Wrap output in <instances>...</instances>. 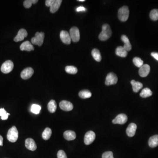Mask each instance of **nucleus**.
<instances>
[{
	"mask_svg": "<svg viewBox=\"0 0 158 158\" xmlns=\"http://www.w3.org/2000/svg\"><path fill=\"white\" fill-rule=\"evenodd\" d=\"M3 138L0 135V146H3Z\"/></svg>",
	"mask_w": 158,
	"mask_h": 158,
	"instance_id": "ea45409f",
	"label": "nucleus"
},
{
	"mask_svg": "<svg viewBox=\"0 0 158 158\" xmlns=\"http://www.w3.org/2000/svg\"><path fill=\"white\" fill-rule=\"evenodd\" d=\"M116 54L117 56L120 57L125 58L127 56V51L123 47L119 46L116 50Z\"/></svg>",
	"mask_w": 158,
	"mask_h": 158,
	"instance_id": "4be33fe9",
	"label": "nucleus"
},
{
	"mask_svg": "<svg viewBox=\"0 0 158 158\" xmlns=\"http://www.w3.org/2000/svg\"><path fill=\"white\" fill-rule=\"evenodd\" d=\"M58 158H67V156L64 151H58L57 153Z\"/></svg>",
	"mask_w": 158,
	"mask_h": 158,
	"instance_id": "c9c22d12",
	"label": "nucleus"
},
{
	"mask_svg": "<svg viewBox=\"0 0 158 158\" xmlns=\"http://www.w3.org/2000/svg\"><path fill=\"white\" fill-rule=\"evenodd\" d=\"M79 96L80 98L86 99L91 97L92 94L89 90H84L79 92Z\"/></svg>",
	"mask_w": 158,
	"mask_h": 158,
	"instance_id": "a878e982",
	"label": "nucleus"
},
{
	"mask_svg": "<svg viewBox=\"0 0 158 158\" xmlns=\"http://www.w3.org/2000/svg\"><path fill=\"white\" fill-rule=\"evenodd\" d=\"M10 114L8 113L5 110L4 108L0 109V116L1 117V119L2 120H6L8 119V117Z\"/></svg>",
	"mask_w": 158,
	"mask_h": 158,
	"instance_id": "72a5a7b5",
	"label": "nucleus"
},
{
	"mask_svg": "<svg viewBox=\"0 0 158 158\" xmlns=\"http://www.w3.org/2000/svg\"><path fill=\"white\" fill-rule=\"evenodd\" d=\"M65 70L67 73L71 74H76L78 72L77 67L72 66V65L66 66L65 68Z\"/></svg>",
	"mask_w": 158,
	"mask_h": 158,
	"instance_id": "c85d7f7f",
	"label": "nucleus"
},
{
	"mask_svg": "<svg viewBox=\"0 0 158 158\" xmlns=\"http://www.w3.org/2000/svg\"><path fill=\"white\" fill-rule=\"evenodd\" d=\"M133 88V90L135 93L138 92L142 88L143 84L139 82L136 81L135 80H132L130 82Z\"/></svg>",
	"mask_w": 158,
	"mask_h": 158,
	"instance_id": "aec40b11",
	"label": "nucleus"
},
{
	"mask_svg": "<svg viewBox=\"0 0 158 158\" xmlns=\"http://www.w3.org/2000/svg\"><path fill=\"white\" fill-rule=\"evenodd\" d=\"M25 146L28 149L32 151L36 150L37 148V144L32 138H27L26 140Z\"/></svg>",
	"mask_w": 158,
	"mask_h": 158,
	"instance_id": "4468645a",
	"label": "nucleus"
},
{
	"mask_svg": "<svg viewBox=\"0 0 158 158\" xmlns=\"http://www.w3.org/2000/svg\"><path fill=\"white\" fill-rule=\"evenodd\" d=\"M118 78L117 75L113 73H110L106 77L105 84L107 86H110L116 84Z\"/></svg>",
	"mask_w": 158,
	"mask_h": 158,
	"instance_id": "0eeeda50",
	"label": "nucleus"
},
{
	"mask_svg": "<svg viewBox=\"0 0 158 158\" xmlns=\"http://www.w3.org/2000/svg\"><path fill=\"white\" fill-rule=\"evenodd\" d=\"M151 55L155 59L158 61V53L157 52H152Z\"/></svg>",
	"mask_w": 158,
	"mask_h": 158,
	"instance_id": "4c0bfd02",
	"label": "nucleus"
},
{
	"mask_svg": "<svg viewBox=\"0 0 158 158\" xmlns=\"http://www.w3.org/2000/svg\"><path fill=\"white\" fill-rule=\"evenodd\" d=\"M41 110V107L39 105L37 104H33L31 108V111L35 114H38L40 113Z\"/></svg>",
	"mask_w": 158,
	"mask_h": 158,
	"instance_id": "2f4dec72",
	"label": "nucleus"
},
{
	"mask_svg": "<svg viewBox=\"0 0 158 158\" xmlns=\"http://www.w3.org/2000/svg\"><path fill=\"white\" fill-rule=\"evenodd\" d=\"M129 13L128 7L127 6H122L119 9L118 14L119 19L122 22L127 21L129 16Z\"/></svg>",
	"mask_w": 158,
	"mask_h": 158,
	"instance_id": "7ed1b4c3",
	"label": "nucleus"
},
{
	"mask_svg": "<svg viewBox=\"0 0 158 158\" xmlns=\"http://www.w3.org/2000/svg\"><path fill=\"white\" fill-rule=\"evenodd\" d=\"M44 38V33L43 32H37L35 34V37L32 38L31 42L33 44L41 46L43 42Z\"/></svg>",
	"mask_w": 158,
	"mask_h": 158,
	"instance_id": "20e7f679",
	"label": "nucleus"
},
{
	"mask_svg": "<svg viewBox=\"0 0 158 158\" xmlns=\"http://www.w3.org/2000/svg\"><path fill=\"white\" fill-rule=\"evenodd\" d=\"M102 158H114L113 153L111 151L106 152L103 154Z\"/></svg>",
	"mask_w": 158,
	"mask_h": 158,
	"instance_id": "f704fd0d",
	"label": "nucleus"
},
{
	"mask_svg": "<svg viewBox=\"0 0 158 158\" xmlns=\"http://www.w3.org/2000/svg\"><path fill=\"white\" fill-rule=\"evenodd\" d=\"M137 128V127L136 124H135V123H130L126 130L127 135L130 137L134 136L135 135Z\"/></svg>",
	"mask_w": 158,
	"mask_h": 158,
	"instance_id": "dca6fc26",
	"label": "nucleus"
},
{
	"mask_svg": "<svg viewBox=\"0 0 158 158\" xmlns=\"http://www.w3.org/2000/svg\"><path fill=\"white\" fill-rule=\"evenodd\" d=\"M121 40L124 42V45L123 46L124 48L127 51H130L132 49V46L127 36L123 35L122 36Z\"/></svg>",
	"mask_w": 158,
	"mask_h": 158,
	"instance_id": "6ab92c4d",
	"label": "nucleus"
},
{
	"mask_svg": "<svg viewBox=\"0 0 158 158\" xmlns=\"http://www.w3.org/2000/svg\"><path fill=\"white\" fill-rule=\"evenodd\" d=\"M86 10V9L84 7H83V6H80L77 8L76 11L78 12H80V11H85Z\"/></svg>",
	"mask_w": 158,
	"mask_h": 158,
	"instance_id": "58836bf2",
	"label": "nucleus"
},
{
	"mask_svg": "<svg viewBox=\"0 0 158 158\" xmlns=\"http://www.w3.org/2000/svg\"><path fill=\"white\" fill-rule=\"evenodd\" d=\"M48 109L49 111L51 113H54L56 111L57 104L55 100H51L49 102L48 105Z\"/></svg>",
	"mask_w": 158,
	"mask_h": 158,
	"instance_id": "393cba45",
	"label": "nucleus"
},
{
	"mask_svg": "<svg viewBox=\"0 0 158 158\" xmlns=\"http://www.w3.org/2000/svg\"><path fill=\"white\" fill-rule=\"evenodd\" d=\"M149 145L151 148H155L158 145V135L151 137L149 139Z\"/></svg>",
	"mask_w": 158,
	"mask_h": 158,
	"instance_id": "5701e85b",
	"label": "nucleus"
},
{
	"mask_svg": "<svg viewBox=\"0 0 158 158\" xmlns=\"http://www.w3.org/2000/svg\"><path fill=\"white\" fill-rule=\"evenodd\" d=\"M91 55H92L93 58L97 62H100L101 60H102V56H101V53H100V51L98 49H94L92 51Z\"/></svg>",
	"mask_w": 158,
	"mask_h": 158,
	"instance_id": "b1692460",
	"label": "nucleus"
},
{
	"mask_svg": "<svg viewBox=\"0 0 158 158\" xmlns=\"http://www.w3.org/2000/svg\"><path fill=\"white\" fill-rule=\"evenodd\" d=\"M55 0H46L45 1V4L47 7H50L52 5Z\"/></svg>",
	"mask_w": 158,
	"mask_h": 158,
	"instance_id": "e433bc0d",
	"label": "nucleus"
},
{
	"mask_svg": "<svg viewBox=\"0 0 158 158\" xmlns=\"http://www.w3.org/2000/svg\"><path fill=\"white\" fill-rule=\"evenodd\" d=\"M19 132L15 126L11 128L7 134V139L11 142H15L18 138Z\"/></svg>",
	"mask_w": 158,
	"mask_h": 158,
	"instance_id": "f03ea898",
	"label": "nucleus"
},
{
	"mask_svg": "<svg viewBox=\"0 0 158 158\" xmlns=\"http://www.w3.org/2000/svg\"><path fill=\"white\" fill-rule=\"evenodd\" d=\"M51 134H52L51 130L50 128L47 127L45 129L43 132L42 136L44 140H48L50 138Z\"/></svg>",
	"mask_w": 158,
	"mask_h": 158,
	"instance_id": "cd10ccee",
	"label": "nucleus"
},
{
	"mask_svg": "<svg viewBox=\"0 0 158 158\" xmlns=\"http://www.w3.org/2000/svg\"><path fill=\"white\" fill-rule=\"evenodd\" d=\"M14 68V64L13 62L11 60H8L5 61L1 67V71L4 73H9L13 70Z\"/></svg>",
	"mask_w": 158,
	"mask_h": 158,
	"instance_id": "39448f33",
	"label": "nucleus"
},
{
	"mask_svg": "<svg viewBox=\"0 0 158 158\" xmlns=\"http://www.w3.org/2000/svg\"><path fill=\"white\" fill-rule=\"evenodd\" d=\"M112 35V31L110 26L108 24H105L102 26V31L99 35V39L101 41H105L109 39Z\"/></svg>",
	"mask_w": 158,
	"mask_h": 158,
	"instance_id": "f257e3e1",
	"label": "nucleus"
},
{
	"mask_svg": "<svg viewBox=\"0 0 158 158\" xmlns=\"http://www.w3.org/2000/svg\"><path fill=\"white\" fill-rule=\"evenodd\" d=\"M70 35L72 41L74 42H78L80 40V33L78 28L73 26L71 28L70 31Z\"/></svg>",
	"mask_w": 158,
	"mask_h": 158,
	"instance_id": "423d86ee",
	"label": "nucleus"
},
{
	"mask_svg": "<svg viewBox=\"0 0 158 158\" xmlns=\"http://www.w3.org/2000/svg\"><path fill=\"white\" fill-rule=\"evenodd\" d=\"M133 62L135 65L137 67H138V68H140L141 66L143 65V61L140 58H134L133 60Z\"/></svg>",
	"mask_w": 158,
	"mask_h": 158,
	"instance_id": "7c9ffc66",
	"label": "nucleus"
},
{
	"mask_svg": "<svg viewBox=\"0 0 158 158\" xmlns=\"http://www.w3.org/2000/svg\"><path fill=\"white\" fill-rule=\"evenodd\" d=\"M20 49L21 51H30L34 50V48L33 45L29 41H26L22 43L20 46Z\"/></svg>",
	"mask_w": 158,
	"mask_h": 158,
	"instance_id": "f3484780",
	"label": "nucleus"
},
{
	"mask_svg": "<svg viewBox=\"0 0 158 158\" xmlns=\"http://www.w3.org/2000/svg\"><path fill=\"white\" fill-rule=\"evenodd\" d=\"M152 92L149 88H145L142 90L140 94V96L143 98L149 97L152 95Z\"/></svg>",
	"mask_w": 158,
	"mask_h": 158,
	"instance_id": "bb28decb",
	"label": "nucleus"
},
{
	"mask_svg": "<svg viewBox=\"0 0 158 158\" xmlns=\"http://www.w3.org/2000/svg\"><path fill=\"white\" fill-rule=\"evenodd\" d=\"M34 70L31 67L26 68L23 70L21 73V77L24 80H27L30 78L33 75Z\"/></svg>",
	"mask_w": 158,
	"mask_h": 158,
	"instance_id": "9b49d317",
	"label": "nucleus"
},
{
	"mask_svg": "<svg viewBox=\"0 0 158 158\" xmlns=\"http://www.w3.org/2000/svg\"><path fill=\"white\" fill-rule=\"evenodd\" d=\"M62 2V0H55L54 3L50 7V11L51 12L54 13L56 12L58 10L59 8H60Z\"/></svg>",
	"mask_w": 158,
	"mask_h": 158,
	"instance_id": "412c9836",
	"label": "nucleus"
},
{
	"mask_svg": "<svg viewBox=\"0 0 158 158\" xmlns=\"http://www.w3.org/2000/svg\"><path fill=\"white\" fill-rule=\"evenodd\" d=\"M78 1H80V2H84V1H85V0H78Z\"/></svg>",
	"mask_w": 158,
	"mask_h": 158,
	"instance_id": "a19ab883",
	"label": "nucleus"
},
{
	"mask_svg": "<svg viewBox=\"0 0 158 158\" xmlns=\"http://www.w3.org/2000/svg\"><path fill=\"white\" fill-rule=\"evenodd\" d=\"M127 121V115L125 114H120L112 120V122L114 124L122 125L125 124Z\"/></svg>",
	"mask_w": 158,
	"mask_h": 158,
	"instance_id": "f8f14e48",
	"label": "nucleus"
},
{
	"mask_svg": "<svg viewBox=\"0 0 158 158\" xmlns=\"http://www.w3.org/2000/svg\"><path fill=\"white\" fill-rule=\"evenodd\" d=\"M64 137L67 141H72L76 138V134L72 130H66L64 133Z\"/></svg>",
	"mask_w": 158,
	"mask_h": 158,
	"instance_id": "a211bd4d",
	"label": "nucleus"
},
{
	"mask_svg": "<svg viewBox=\"0 0 158 158\" xmlns=\"http://www.w3.org/2000/svg\"><path fill=\"white\" fill-rule=\"evenodd\" d=\"M59 106L62 110L65 111H70L73 108L72 103L65 100L61 101L59 103Z\"/></svg>",
	"mask_w": 158,
	"mask_h": 158,
	"instance_id": "1a4fd4ad",
	"label": "nucleus"
},
{
	"mask_svg": "<svg viewBox=\"0 0 158 158\" xmlns=\"http://www.w3.org/2000/svg\"><path fill=\"white\" fill-rule=\"evenodd\" d=\"M95 134L93 131H88L84 136V142L86 145L91 144L95 139Z\"/></svg>",
	"mask_w": 158,
	"mask_h": 158,
	"instance_id": "6e6552de",
	"label": "nucleus"
},
{
	"mask_svg": "<svg viewBox=\"0 0 158 158\" xmlns=\"http://www.w3.org/2000/svg\"><path fill=\"white\" fill-rule=\"evenodd\" d=\"M150 17L152 20L157 21L158 20V9H154L151 11L150 13Z\"/></svg>",
	"mask_w": 158,
	"mask_h": 158,
	"instance_id": "c756f323",
	"label": "nucleus"
},
{
	"mask_svg": "<svg viewBox=\"0 0 158 158\" xmlns=\"http://www.w3.org/2000/svg\"><path fill=\"white\" fill-rule=\"evenodd\" d=\"M60 38L63 43L65 44H70L71 42V38L70 36V33L65 31H61L60 32Z\"/></svg>",
	"mask_w": 158,
	"mask_h": 158,
	"instance_id": "9d476101",
	"label": "nucleus"
},
{
	"mask_svg": "<svg viewBox=\"0 0 158 158\" xmlns=\"http://www.w3.org/2000/svg\"><path fill=\"white\" fill-rule=\"evenodd\" d=\"M150 71V66L148 64L143 65L139 70V74L141 77L144 78L149 75Z\"/></svg>",
	"mask_w": 158,
	"mask_h": 158,
	"instance_id": "ddd939ff",
	"label": "nucleus"
},
{
	"mask_svg": "<svg viewBox=\"0 0 158 158\" xmlns=\"http://www.w3.org/2000/svg\"><path fill=\"white\" fill-rule=\"evenodd\" d=\"M38 0H26L24 1L23 5L26 9H29L31 7L33 4H36L38 2Z\"/></svg>",
	"mask_w": 158,
	"mask_h": 158,
	"instance_id": "473e14b6",
	"label": "nucleus"
},
{
	"mask_svg": "<svg viewBox=\"0 0 158 158\" xmlns=\"http://www.w3.org/2000/svg\"><path fill=\"white\" fill-rule=\"evenodd\" d=\"M28 35L27 31L25 29H21L19 31L17 35L14 38L15 42H19L23 41Z\"/></svg>",
	"mask_w": 158,
	"mask_h": 158,
	"instance_id": "2eb2a0df",
	"label": "nucleus"
}]
</instances>
